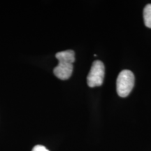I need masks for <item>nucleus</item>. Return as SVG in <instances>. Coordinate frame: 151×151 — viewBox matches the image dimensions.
Instances as JSON below:
<instances>
[{
    "instance_id": "obj_1",
    "label": "nucleus",
    "mask_w": 151,
    "mask_h": 151,
    "mask_svg": "<svg viewBox=\"0 0 151 151\" xmlns=\"http://www.w3.org/2000/svg\"><path fill=\"white\" fill-rule=\"evenodd\" d=\"M58 65L54 69V74L61 80H67L73 72V63L75 61V53L73 50H68L56 54Z\"/></svg>"
},
{
    "instance_id": "obj_2",
    "label": "nucleus",
    "mask_w": 151,
    "mask_h": 151,
    "mask_svg": "<svg viewBox=\"0 0 151 151\" xmlns=\"http://www.w3.org/2000/svg\"><path fill=\"white\" fill-rule=\"evenodd\" d=\"M134 86V76L129 70H123L119 73L116 81V89L118 95L126 97L129 95Z\"/></svg>"
},
{
    "instance_id": "obj_3",
    "label": "nucleus",
    "mask_w": 151,
    "mask_h": 151,
    "mask_svg": "<svg viewBox=\"0 0 151 151\" xmlns=\"http://www.w3.org/2000/svg\"><path fill=\"white\" fill-rule=\"evenodd\" d=\"M105 74L104 65L101 61L96 60L92 63L89 74L87 78V83L90 88L101 86Z\"/></svg>"
},
{
    "instance_id": "obj_4",
    "label": "nucleus",
    "mask_w": 151,
    "mask_h": 151,
    "mask_svg": "<svg viewBox=\"0 0 151 151\" xmlns=\"http://www.w3.org/2000/svg\"><path fill=\"white\" fill-rule=\"evenodd\" d=\"M143 20L146 27L151 28V4L146 6L143 10Z\"/></svg>"
},
{
    "instance_id": "obj_5",
    "label": "nucleus",
    "mask_w": 151,
    "mask_h": 151,
    "mask_svg": "<svg viewBox=\"0 0 151 151\" xmlns=\"http://www.w3.org/2000/svg\"><path fill=\"white\" fill-rule=\"evenodd\" d=\"M32 151H49V150L46 148V147L41 146V145H38V146H36L34 147Z\"/></svg>"
}]
</instances>
